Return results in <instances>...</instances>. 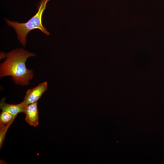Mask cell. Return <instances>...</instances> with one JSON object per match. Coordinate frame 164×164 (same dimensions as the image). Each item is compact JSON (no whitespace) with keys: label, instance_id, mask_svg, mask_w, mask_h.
<instances>
[{"label":"cell","instance_id":"52a82bcc","mask_svg":"<svg viewBox=\"0 0 164 164\" xmlns=\"http://www.w3.org/2000/svg\"><path fill=\"white\" fill-rule=\"evenodd\" d=\"M9 127L0 128V148H2L6 133Z\"/></svg>","mask_w":164,"mask_h":164},{"label":"cell","instance_id":"3957f363","mask_svg":"<svg viewBox=\"0 0 164 164\" xmlns=\"http://www.w3.org/2000/svg\"><path fill=\"white\" fill-rule=\"evenodd\" d=\"M47 87V83L45 81L32 89L28 90L22 102L26 105L37 102L46 91Z\"/></svg>","mask_w":164,"mask_h":164},{"label":"cell","instance_id":"6da1fadb","mask_svg":"<svg viewBox=\"0 0 164 164\" xmlns=\"http://www.w3.org/2000/svg\"><path fill=\"white\" fill-rule=\"evenodd\" d=\"M35 54L22 48H17L6 53L2 52L0 58H6L0 67V77L10 76L16 84L27 85L33 77V72L26 66L27 59Z\"/></svg>","mask_w":164,"mask_h":164},{"label":"cell","instance_id":"8992f818","mask_svg":"<svg viewBox=\"0 0 164 164\" xmlns=\"http://www.w3.org/2000/svg\"><path fill=\"white\" fill-rule=\"evenodd\" d=\"M16 117L8 112L2 111L0 115V128L9 127Z\"/></svg>","mask_w":164,"mask_h":164},{"label":"cell","instance_id":"5b68a950","mask_svg":"<svg viewBox=\"0 0 164 164\" xmlns=\"http://www.w3.org/2000/svg\"><path fill=\"white\" fill-rule=\"evenodd\" d=\"M5 98H2L0 102V108L2 111L8 112L16 116L20 113H24L26 105L22 102L18 104H10L6 103Z\"/></svg>","mask_w":164,"mask_h":164},{"label":"cell","instance_id":"7a4b0ae2","mask_svg":"<svg viewBox=\"0 0 164 164\" xmlns=\"http://www.w3.org/2000/svg\"><path fill=\"white\" fill-rule=\"evenodd\" d=\"M51 0H41L38 10L36 14L25 23H19L10 21L5 19L7 24L12 26L17 35V38L22 45L25 46L26 43V36L29 32L35 29H39L47 35L50 33L43 26L42 22L43 13L46 9L47 2Z\"/></svg>","mask_w":164,"mask_h":164},{"label":"cell","instance_id":"277c9868","mask_svg":"<svg viewBox=\"0 0 164 164\" xmlns=\"http://www.w3.org/2000/svg\"><path fill=\"white\" fill-rule=\"evenodd\" d=\"M26 115L25 120L30 125L36 127L39 124V113L37 102L26 106L24 112Z\"/></svg>","mask_w":164,"mask_h":164}]
</instances>
